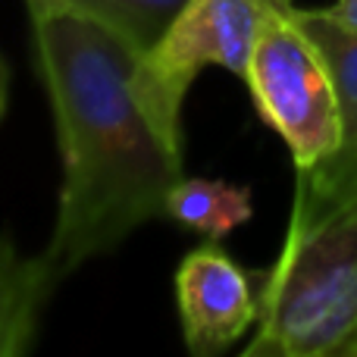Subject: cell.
Wrapping results in <instances>:
<instances>
[{
    "label": "cell",
    "mask_w": 357,
    "mask_h": 357,
    "mask_svg": "<svg viewBox=\"0 0 357 357\" xmlns=\"http://www.w3.org/2000/svg\"><path fill=\"white\" fill-rule=\"evenodd\" d=\"M63 157L60 210L41 254L54 285L167 213L182 178V107L148 50L60 0H25Z\"/></svg>",
    "instance_id": "1"
},
{
    "label": "cell",
    "mask_w": 357,
    "mask_h": 357,
    "mask_svg": "<svg viewBox=\"0 0 357 357\" xmlns=\"http://www.w3.org/2000/svg\"><path fill=\"white\" fill-rule=\"evenodd\" d=\"M257 295L248 357H342L357 339V160L298 169L289 235Z\"/></svg>",
    "instance_id": "2"
},
{
    "label": "cell",
    "mask_w": 357,
    "mask_h": 357,
    "mask_svg": "<svg viewBox=\"0 0 357 357\" xmlns=\"http://www.w3.org/2000/svg\"><path fill=\"white\" fill-rule=\"evenodd\" d=\"M245 82L264 123L289 144L298 169L314 167L342 148V110L333 73L295 13H270Z\"/></svg>",
    "instance_id": "3"
},
{
    "label": "cell",
    "mask_w": 357,
    "mask_h": 357,
    "mask_svg": "<svg viewBox=\"0 0 357 357\" xmlns=\"http://www.w3.org/2000/svg\"><path fill=\"white\" fill-rule=\"evenodd\" d=\"M266 19L270 10L260 0H191L160 44L148 50V66L163 94L182 107L191 82L207 66L245 79Z\"/></svg>",
    "instance_id": "4"
},
{
    "label": "cell",
    "mask_w": 357,
    "mask_h": 357,
    "mask_svg": "<svg viewBox=\"0 0 357 357\" xmlns=\"http://www.w3.org/2000/svg\"><path fill=\"white\" fill-rule=\"evenodd\" d=\"M251 279L213 241L185 254L176 270V298L185 345L195 357L226 351L257 323L260 295Z\"/></svg>",
    "instance_id": "5"
},
{
    "label": "cell",
    "mask_w": 357,
    "mask_h": 357,
    "mask_svg": "<svg viewBox=\"0 0 357 357\" xmlns=\"http://www.w3.org/2000/svg\"><path fill=\"white\" fill-rule=\"evenodd\" d=\"M54 289L44 257H22L10 238H0V357H19L35 345Z\"/></svg>",
    "instance_id": "6"
},
{
    "label": "cell",
    "mask_w": 357,
    "mask_h": 357,
    "mask_svg": "<svg viewBox=\"0 0 357 357\" xmlns=\"http://www.w3.org/2000/svg\"><path fill=\"white\" fill-rule=\"evenodd\" d=\"M254 213L251 188L222 182V178H178L167 197V213L173 222L207 235L210 241L226 238Z\"/></svg>",
    "instance_id": "7"
},
{
    "label": "cell",
    "mask_w": 357,
    "mask_h": 357,
    "mask_svg": "<svg viewBox=\"0 0 357 357\" xmlns=\"http://www.w3.org/2000/svg\"><path fill=\"white\" fill-rule=\"evenodd\" d=\"M295 19L320 47L339 94L342 148L333 157L357 160V29L335 22L326 10H295Z\"/></svg>",
    "instance_id": "8"
},
{
    "label": "cell",
    "mask_w": 357,
    "mask_h": 357,
    "mask_svg": "<svg viewBox=\"0 0 357 357\" xmlns=\"http://www.w3.org/2000/svg\"><path fill=\"white\" fill-rule=\"evenodd\" d=\"M126 35L142 50H154L191 0H60Z\"/></svg>",
    "instance_id": "9"
},
{
    "label": "cell",
    "mask_w": 357,
    "mask_h": 357,
    "mask_svg": "<svg viewBox=\"0 0 357 357\" xmlns=\"http://www.w3.org/2000/svg\"><path fill=\"white\" fill-rule=\"evenodd\" d=\"M326 13L335 22L348 25V29H357V0H335L333 6H326Z\"/></svg>",
    "instance_id": "10"
},
{
    "label": "cell",
    "mask_w": 357,
    "mask_h": 357,
    "mask_svg": "<svg viewBox=\"0 0 357 357\" xmlns=\"http://www.w3.org/2000/svg\"><path fill=\"white\" fill-rule=\"evenodd\" d=\"M6 104H10V66H6V60L0 56V119H3V113H6Z\"/></svg>",
    "instance_id": "11"
},
{
    "label": "cell",
    "mask_w": 357,
    "mask_h": 357,
    "mask_svg": "<svg viewBox=\"0 0 357 357\" xmlns=\"http://www.w3.org/2000/svg\"><path fill=\"white\" fill-rule=\"evenodd\" d=\"M260 3H264L270 13H282V16H291V13L298 10L291 0H260Z\"/></svg>",
    "instance_id": "12"
},
{
    "label": "cell",
    "mask_w": 357,
    "mask_h": 357,
    "mask_svg": "<svg viewBox=\"0 0 357 357\" xmlns=\"http://www.w3.org/2000/svg\"><path fill=\"white\" fill-rule=\"evenodd\" d=\"M342 357H357V339L351 342V345H348L345 348V354H342Z\"/></svg>",
    "instance_id": "13"
}]
</instances>
